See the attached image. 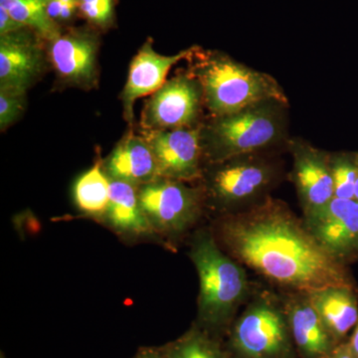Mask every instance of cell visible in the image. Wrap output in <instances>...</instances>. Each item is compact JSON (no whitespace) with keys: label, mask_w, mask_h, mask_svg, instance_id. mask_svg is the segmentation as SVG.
<instances>
[{"label":"cell","mask_w":358,"mask_h":358,"mask_svg":"<svg viewBox=\"0 0 358 358\" xmlns=\"http://www.w3.org/2000/svg\"><path fill=\"white\" fill-rule=\"evenodd\" d=\"M26 94L0 89V128L4 131L24 110Z\"/></svg>","instance_id":"cell-23"},{"label":"cell","mask_w":358,"mask_h":358,"mask_svg":"<svg viewBox=\"0 0 358 358\" xmlns=\"http://www.w3.org/2000/svg\"><path fill=\"white\" fill-rule=\"evenodd\" d=\"M307 294L334 341L345 338L358 320V301L353 287H327Z\"/></svg>","instance_id":"cell-18"},{"label":"cell","mask_w":358,"mask_h":358,"mask_svg":"<svg viewBox=\"0 0 358 358\" xmlns=\"http://www.w3.org/2000/svg\"><path fill=\"white\" fill-rule=\"evenodd\" d=\"M189 257L199 273L200 320L209 326H221L231 319L248 294L246 272L207 231L195 234Z\"/></svg>","instance_id":"cell-4"},{"label":"cell","mask_w":358,"mask_h":358,"mask_svg":"<svg viewBox=\"0 0 358 358\" xmlns=\"http://www.w3.org/2000/svg\"><path fill=\"white\" fill-rule=\"evenodd\" d=\"M293 157L292 179L303 215L320 210L334 197L329 152L301 138L289 141Z\"/></svg>","instance_id":"cell-9"},{"label":"cell","mask_w":358,"mask_h":358,"mask_svg":"<svg viewBox=\"0 0 358 358\" xmlns=\"http://www.w3.org/2000/svg\"><path fill=\"white\" fill-rule=\"evenodd\" d=\"M63 2L60 0H51L46 7L47 14L52 20H60L61 11H62Z\"/></svg>","instance_id":"cell-27"},{"label":"cell","mask_w":358,"mask_h":358,"mask_svg":"<svg viewBox=\"0 0 358 358\" xmlns=\"http://www.w3.org/2000/svg\"><path fill=\"white\" fill-rule=\"evenodd\" d=\"M285 312L292 338L306 357L324 358L336 348V341L322 324L307 294L289 300Z\"/></svg>","instance_id":"cell-16"},{"label":"cell","mask_w":358,"mask_h":358,"mask_svg":"<svg viewBox=\"0 0 358 358\" xmlns=\"http://www.w3.org/2000/svg\"><path fill=\"white\" fill-rule=\"evenodd\" d=\"M355 160H357V164L358 167V154L355 155ZM355 199H357L358 201V178L357 182V189H355Z\"/></svg>","instance_id":"cell-30"},{"label":"cell","mask_w":358,"mask_h":358,"mask_svg":"<svg viewBox=\"0 0 358 358\" xmlns=\"http://www.w3.org/2000/svg\"><path fill=\"white\" fill-rule=\"evenodd\" d=\"M51 0H0V6L29 29L52 41L57 38L58 26L47 14L46 7Z\"/></svg>","instance_id":"cell-20"},{"label":"cell","mask_w":358,"mask_h":358,"mask_svg":"<svg viewBox=\"0 0 358 358\" xmlns=\"http://www.w3.org/2000/svg\"><path fill=\"white\" fill-rule=\"evenodd\" d=\"M203 91L196 77L179 75L155 92L143 110L147 131L195 128Z\"/></svg>","instance_id":"cell-8"},{"label":"cell","mask_w":358,"mask_h":358,"mask_svg":"<svg viewBox=\"0 0 358 358\" xmlns=\"http://www.w3.org/2000/svg\"><path fill=\"white\" fill-rule=\"evenodd\" d=\"M23 28L27 27L14 20L13 16L7 13L6 9L0 6V36L18 31V30L23 29Z\"/></svg>","instance_id":"cell-25"},{"label":"cell","mask_w":358,"mask_h":358,"mask_svg":"<svg viewBox=\"0 0 358 358\" xmlns=\"http://www.w3.org/2000/svg\"><path fill=\"white\" fill-rule=\"evenodd\" d=\"M78 8L96 25H108L114 17V0H79Z\"/></svg>","instance_id":"cell-24"},{"label":"cell","mask_w":358,"mask_h":358,"mask_svg":"<svg viewBox=\"0 0 358 358\" xmlns=\"http://www.w3.org/2000/svg\"><path fill=\"white\" fill-rule=\"evenodd\" d=\"M134 358H167L166 352H159L157 350H145L138 353V357Z\"/></svg>","instance_id":"cell-29"},{"label":"cell","mask_w":358,"mask_h":358,"mask_svg":"<svg viewBox=\"0 0 358 358\" xmlns=\"http://www.w3.org/2000/svg\"><path fill=\"white\" fill-rule=\"evenodd\" d=\"M110 196V178L101 164L82 174L74 188L78 208L92 217H105Z\"/></svg>","instance_id":"cell-19"},{"label":"cell","mask_w":358,"mask_h":358,"mask_svg":"<svg viewBox=\"0 0 358 358\" xmlns=\"http://www.w3.org/2000/svg\"><path fill=\"white\" fill-rule=\"evenodd\" d=\"M207 179V192L221 210L235 211L258 199L275 185L279 171L260 152L214 162Z\"/></svg>","instance_id":"cell-5"},{"label":"cell","mask_w":358,"mask_h":358,"mask_svg":"<svg viewBox=\"0 0 358 358\" xmlns=\"http://www.w3.org/2000/svg\"><path fill=\"white\" fill-rule=\"evenodd\" d=\"M286 312L261 298L250 303L233 329V345L245 358H287L291 352Z\"/></svg>","instance_id":"cell-7"},{"label":"cell","mask_w":358,"mask_h":358,"mask_svg":"<svg viewBox=\"0 0 358 358\" xmlns=\"http://www.w3.org/2000/svg\"><path fill=\"white\" fill-rule=\"evenodd\" d=\"M106 173L110 179L141 186L160 178L159 167L145 136L129 134L108 157Z\"/></svg>","instance_id":"cell-15"},{"label":"cell","mask_w":358,"mask_h":358,"mask_svg":"<svg viewBox=\"0 0 358 358\" xmlns=\"http://www.w3.org/2000/svg\"><path fill=\"white\" fill-rule=\"evenodd\" d=\"M138 197L150 225L162 236H181L201 214V193L182 181L160 178L138 187Z\"/></svg>","instance_id":"cell-6"},{"label":"cell","mask_w":358,"mask_h":358,"mask_svg":"<svg viewBox=\"0 0 358 358\" xmlns=\"http://www.w3.org/2000/svg\"><path fill=\"white\" fill-rule=\"evenodd\" d=\"M193 76L201 85L204 102L213 117L234 114L267 101L289 103L274 77L226 54H206L195 66Z\"/></svg>","instance_id":"cell-2"},{"label":"cell","mask_w":358,"mask_h":358,"mask_svg":"<svg viewBox=\"0 0 358 358\" xmlns=\"http://www.w3.org/2000/svg\"><path fill=\"white\" fill-rule=\"evenodd\" d=\"M145 138L157 159L160 178L187 182L201 176V129L147 131Z\"/></svg>","instance_id":"cell-11"},{"label":"cell","mask_w":358,"mask_h":358,"mask_svg":"<svg viewBox=\"0 0 358 358\" xmlns=\"http://www.w3.org/2000/svg\"><path fill=\"white\" fill-rule=\"evenodd\" d=\"M306 227L331 256L345 263L358 255V201L334 197L320 210L305 216Z\"/></svg>","instance_id":"cell-10"},{"label":"cell","mask_w":358,"mask_h":358,"mask_svg":"<svg viewBox=\"0 0 358 358\" xmlns=\"http://www.w3.org/2000/svg\"><path fill=\"white\" fill-rule=\"evenodd\" d=\"M166 353L167 358H224L217 345L197 331L179 339Z\"/></svg>","instance_id":"cell-22"},{"label":"cell","mask_w":358,"mask_h":358,"mask_svg":"<svg viewBox=\"0 0 358 358\" xmlns=\"http://www.w3.org/2000/svg\"><path fill=\"white\" fill-rule=\"evenodd\" d=\"M63 3H78L79 4V0H60Z\"/></svg>","instance_id":"cell-31"},{"label":"cell","mask_w":358,"mask_h":358,"mask_svg":"<svg viewBox=\"0 0 358 358\" xmlns=\"http://www.w3.org/2000/svg\"><path fill=\"white\" fill-rule=\"evenodd\" d=\"M350 350L355 357L358 358V320L357 324H355V331H353L352 338H350V343H348Z\"/></svg>","instance_id":"cell-28"},{"label":"cell","mask_w":358,"mask_h":358,"mask_svg":"<svg viewBox=\"0 0 358 358\" xmlns=\"http://www.w3.org/2000/svg\"><path fill=\"white\" fill-rule=\"evenodd\" d=\"M194 55V48L180 51L176 55H162L152 48V40H147L131 61L128 81L122 91L126 119L133 121L136 101L159 91L166 83L167 74L173 66Z\"/></svg>","instance_id":"cell-13"},{"label":"cell","mask_w":358,"mask_h":358,"mask_svg":"<svg viewBox=\"0 0 358 358\" xmlns=\"http://www.w3.org/2000/svg\"><path fill=\"white\" fill-rule=\"evenodd\" d=\"M288 103L267 101L234 113L214 117L201 129L202 148L212 164L257 154L286 140Z\"/></svg>","instance_id":"cell-3"},{"label":"cell","mask_w":358,"mask_h":358,"mask_svg":"<svg viewBox=\"0 0 358 358\" xmlns=\"http://www.w3.org/2000/svg\"><path fill=\"white\" fill-rule=\"evenodd\" d=\"M28 29L0 36V89L26 94L43 71V54Z\"/></svg>","instance_id":"cell-12"},{"label":"cell","mask_w":358,"mask_h":358,"mask_svg":"<svg viewBox=\"0 0 358 358\" xmlns=\"http://www.w3.org/2000/svg\"><path fill=\"white\" fill-rule=\"evenodd\" d=\"M214 237L237 262L284 288L308 294L327 287H353L345 263L320 246L288 207L267 199L228 214Z\"/></svg>","instance_id":"cell-1"},{"label":"cell","mask_w":358,"mask_h":358,"mask_svg":"<svg viewBox=\"0 0 358 358\" xmlns=\"http://www.w3.org/2000/svg\"><path fill=\"white\" fill-rule=\"evenodd\" d=\"M324 358H357L350 350L348 343L336 346L327 357Z\"/></svg>","instance_id":"cell-26"},{"label":"cell","mask_w":358,"mask_h":358,"mask_svg":"<svg viewBox=\"0 0 358 358\" xmlns=\"http://www.w3.org/2000/svg\"><path fill=\"white\" fill-rule=\"evenodd\" d=\"M109 226L124 237H150L154 228L141 208L138 186L110 179L109 206L105 217Z\"/></svg>","instance_id":"cell-17"},{"label":"cell","mask_w":358,"mask_h":358,"mask_svg":"<svg viewBox=\"0 0 358 358\" xmlns=\"http://www.w3.org/2000/svg\"><path fill=\"white\" fill-rule=\"evenodd\" d=\"M98 39L87 30H73L50 41V58L59 76L77 86L96 82Z\"/></svg>","instance_id":"cell-14"},{"label":"cell","mask_w":358,"mask_h":358,"mask_svg":"<svg viewBox=\"0 0 358 358\" xmlns=\"http://www.w3.org/2000/svg\"><path fill=\"white\" fill-rule=\"evenodd\" d=\"M331 176H333L334 197L341 199H355L358 178V167L355 155H329Z\"/></svg>","instance_id":"cell-21"}]
</instances>
